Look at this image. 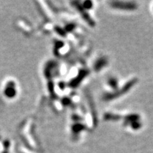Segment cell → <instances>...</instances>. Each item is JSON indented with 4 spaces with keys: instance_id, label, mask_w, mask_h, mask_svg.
<instances>
[{
    "instance_id": "cell-1",
    "label": "cell",
    "mask_w": 153,
    "mask_h": 153,
    "mask_svg": "<svg viewBox=\"0 0 153 153\" xmlns=\"http://www.w3.org/2000/svg\"><path fill=\"white\" fill-rule=\"evenodd\" d=\"M136 82H137V79H133L131 80V81L128 82V83L126 84V85L124 86V87L122 88L120 91H118V92L108 94H107L104 96V99H106V100H111V99L117 98V97H119L120 95L123 94H126L127 91H128V90H130V89L133 87L134 85H135Z\"/></svg>"
},
{
    "instance_id": "cell-2",
    "label": "cell",
    "mask_w": 153,
    "mask_h": 153,
    "mask_svg": "<svg viewBox=\"0 0 153 153\" xmlns=\"http://www.w3.org/2000/svg\"><path fill=\"white\" fill-rule=\"evenodd\" d=\"M111 7L116 9L133 10L136 8V4L133 2H124V1H113Z\"/></svg>"
},
{
    "instance_id": "cell-3",
    "label": "cell",
    "mask_w": 153,
    "mask_h": 153,
    "mask_svg": "<svg viewBox=\"0 0 153 153\" xmlns=\"http://www.w3.org/2000/svg\"><path fill=\"white\" fill-rule=\"evenodd\" d=\"M107 63V61L105 58H101L97 61V62H96L94 65V69L96 71H99V70H101V68L104 67L105 65Z\"/></svg>"
},
{
    "instance_id": "cell-4",
    "label": "cell",
    "mask_w": 153,
    "mask_h": 153,
    "mask_svg": "<svg viewBox=\"0 0 153 153\" xmlns=\"http://www.w3.org/2000/svg\"><path fill=\"white\" fill-rule=\"evenodd\" d=\"M109 85L111 87H112L113 88H115L117 85V82H116V80L115 79H111L109 80Z\"/></svg>"
}]
</instances>
